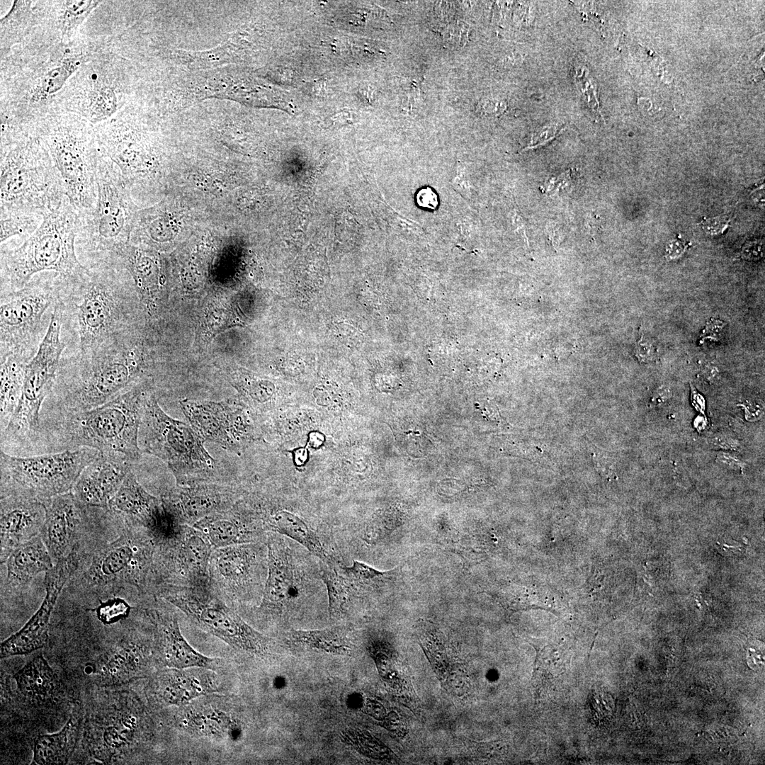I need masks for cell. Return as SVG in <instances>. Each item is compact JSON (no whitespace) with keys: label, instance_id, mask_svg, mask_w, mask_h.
<instances>
[{"label":"cell","instance_id":"1","mask_svg":"<svg viewBox=\"0 0 765 765\" xmlns=\"http://www.w3.org/2000/svg\"><path fill=\"white\" fill-rule=\"evenodd\" d=\"M125 330L89 354L62 355L40 423L101 406L135 384L149 379L151 361L141 340Z\"/></svg>","mask_w":765,"mask_h":765},{"label":"cell","instance_id":"2","mask_svg":"<svg viewBox=\"0 0 765 765\" xmlns=\"http://www.w3.org/2000/svg\"><path fill=\"white\" fill-rule=\"evenodd\" d=\"M152 384L144 380L101 406L40 425L26 456L87 447L138 461L142 409Z\"/></svg>","mask_w":765,"mask_h":765},{"label":"cell","instance_id":"3","mask_svg":"<svg viewBox=\"0 0 765 765\" xmlns=\"http://www.w3.org/2000/svg\"><path fill=\"white\" fill-rule=\"evenodd\" d=\"M37 230L15 247L1 244V293L23 288L35 275L54 272L62 283L81 279L89 268L76 251L79 212L64 195L42 216Z\"/></svg>","mask_w":765,"mask_h":765},{"label":"cell","instance_id":"4","mask_svg":"<svg viewBox=\"0 0 765 765\" xmlns=\"http://www.w3.org/2000/svg\"><path fill=\"white\" fill-rule=\"evenodd\" d=\"M79 280L60 283L63 320L69 321L79 340V353L89 354L125 331L121 267L105 257L86 266Z\"/></svg>","mask_w":765,"mask_h":765},{"label":"cell","instance_id":"5","mask_svg":"<svg viewBox=\"0 0 765 765\" xmlns=\"http://www.w3.org/2000/svg\"><path fill=\"white\" fill-rule=\"evenodd\" d=\"M35 132L49 152L64 195L79 213L92 211L100 154L95 127L78 114L52 115L38 120Z\"/></svg>","mask_w":765,"mask_h":765},{"label":"cell","instance_id":"6","mask_svg":"<svg viewBox=\"0 0 765 765\" xmlns=\"http://www.w3.org/2000/svg\"><path fill=\"white\" fill-rule=\"evenodd\" d=\"M0 210L43 216L64 193L49 152L37 135L1 145Z\"/></svg>","mask_w":765,"mask_h":765},{"label":"cell","instance_id":"7","mask_svg":"<svg viewBox=\"0 0 765 765\" xmlns=\"http://www.w3.org/2000/svg\"><path fill=\"white\" fill-rule=\"evenodd\" d=\"M205 441L189 424L168 415L151 391L146 397L138 443L142 452L163 460L175 477L176 485L214 480L216 460Z\"/></svg>","mask_w":765,"mask_h":765},{"label":"cell","instance_id":"8","mask_svg":"<svg viewBox=\"0 0 765 765\" xmlns=\"http://www.w3.org/2000/svg\"><path fill=\"white\" fill-rule=\"evenodd\" d=\"M62 315L59 300L47 333L26 366L18 406L7 426L1 431V450L8 455L25 456L38 435L42 406L52 389L66 348L61 339Z\"/></svg>","mask_w":765,"mask_h":765},{"label":"cell","instance_id":"9","mask_svg":"<svg viewBox=\"0 0 765 765\" xmlns=\"http://www.w3.org/2000/svg\"><path fill=\"white\" fill-rule=\"evenodd\" d=\"M60 298L54 272L38 273L23 288L1 293L0 361L11 355L28 361L34 357Z\"/></svg>","mask_w":765,"mask_h":765},{"label":"cell","instance_id":"10","mask_svg":"<svg viewBox=\"0 0 765 765\" xmlns=\"http://www.w3.org/2000/svg\"><path fill=\"white\" fill-rule=\"evenodd\" d=\"M97 201L89 212H79L76 251L86 266L125 245L130 205L118 167L99 154L96 174Z\"/></svg>","mask_w":765,"mask_h":765},{"label":"cell","instance_id":"11","mask_svg":"<svg viewBox=\"0 0 765 765\" xmlns=\"http://www.w3.org/2000/svg\"><path fill=\"white\" fill-rule=\"evenodd\" d=\"M159 595L183 613L203 630L217 637L232 647L263 654L270 640L247 624L215 594L212 586H203L162 582Z\"/></svg>","mask_w":765,"mask_h":765},{"label":"cell","instance_id":"12","mask_svg":"<svg viewBox=\"0 0 765 765\" xmlns=\"http://www.w3.org/2000/svg\"><path fill=\"white\" fill-rule=\"evenodd\" d=\"M154 555L155 545L148 534L124 524L119 537L79 562L80 578L93 591L105 592L124 584L142 589L150 582Z\"/></svg>","mask_w":765,"mask_h":765},{"label":"cell","instance_id":"13","mask_svg":"<svg viewBox=\"0 0 765 765\" xmlns=\"http://www.w3.org/2000/svg\"><path fill=\"white\" fill-rule=\"evenodd\" d=\"M100 455L98 450L87 447L30 456L1 450V484L42 502L72 491L84 469Z\"/></svg>","mask_w":765,"mask_h":765},{"label":"cell","instance_id":"14","mask_svg":"<svg viewBox=\"0 0 765 765\" xmlns=\"http://www.w3.org/2000/svg\"><path fill=\"white\" fill-rule=\"evenodd\" d=\"M181 410L192 428L205 441L229 451H238L251 436L248 416L232 399L221 402L180 401Z\"/></svg>","mask_w":765,"mask_h":765},{"label":"cell","instance_id":"15","mask_svg":"<svg viewBox=\"0 0 765 765\" xmlns=\"http://www.w3.org/2000/svg\"><path fill=\"white\" fill-rule=\"evenodd\" d=\"M46 510L40 536L55 564L79 545L96 507L81 503L72 491L42 501Z\"/></svg>","mask_w":765,"mask_h":765},{"label":"cell","instance_id":"16","mask_svg":"<svg viewBox=\"0 0 765 765\" xmlns=\"http://www.w3.org/2000/svg\"><path fill=\"white\" fill-rule=\"evenodd\" d=\"M77 564L72 556L60 560L46 572V595L38 611L16 633L1 644V658L30 653L43 647L48 640L49 620L58 595L71 579Z\"/></svg>","mask_w":765,"mask_h":765},{"label":"cell","instance_id":"17","mask_svg":"<svg viewBox=\"0 0 765 765\" xmlns=\"http://www.w3.org/2000/svg\"><path fill=\"white\" fill-rule=\"evenodd\" d=\"M43 502L13 487L1 484V563L10 553L41 532Z\"/></svg>","mask_w":765,"mask_h":765},{"label":"cell","instance_id":"18","mask_svg":"<svg viewBox=\"0 0 765 765\" xmlns=\"http://www.w3.org/2000/svg\"><path fill=\"white\" fill-rule=\"evenodd\" d=\"M261 550L258 543L215 548L210 562L211 585L233 598L248 592L258 580Z\"/></svg>","mask_w":765,"mask_h":765},{"label":"cell","instance_id":"19","mask_svg":"<svg viewBox=\"0 0 765 765\" xmlns=\"http://www.w3.org/2000/svg\"><path fill=\"white\" fill-rule=\"evenodd\" d=\"M238 494L232 484L210 480L176 485L162 499L181 521L193 526L200 519L232 507Z\"/></svg>","mask_w":765,"mask_h":765},{"label":"cell","instance_id":"20","mask_svg":"<svg viewBox=\"0 0 765 765\" xmlns=\"http://www.w3.org/2000/svg\"><path fill=\"white\" fill-rule=\"evenodd\" d=\"M132 463L122 455L101 453L84 469L72 491L85 505L107 508Z\"/></svg>","mask_w":765,"mask_h":765},{"label":"cell","instance_id":"21","mask_svg":"<svg viewBox=\"0 0 765 765\" xmlns=\"http://www.w3.org/2000/svg\"><path fill=\"white\" fill-rule=\"evenodd\" d=\"M268 573L260 606L264 611L281 613L298 593L291 550L280 535L267 539Z\"/></svg>","mask_w":765,"mask_h":765},{"label":"cell","instance_id":"22","mask_svg":"<svg viewBox=\"0 0 765 765\" xmlns=\"http://www.w3.org/2000/svg\"><path fill=\"white\" fill-rule=\"evenodd\" d=\"M162 506V499L149 494L131 470L110 499L108 509L125 525L146 531Z\"/></svg>","mask_w":765,"mask_h":765},{"label":"cell","instance_id":"23","mask_svg":"<svg viewBox=\"0 0 765 765\" xmlns=\"http://www.w3.org/2000/svg\"><path fill=\"white\" fill-rule=\"evenodd\" d=\"M201 531L213 548L257 543L260 531L236 503L229 509L212 514L192 526Z\"/></svg>","mask_w":765,"mask_h":765},{"label":"cell","instance_id":"24","mask_svg":"<svg viewBox=\"0 0 765 765\" xmlns=\"http://www.w3.org/2000/svg\"><path fill=\"white\" fill-rule=\"evenodd\" d=\"M4 563V585L13 589L26 585L38 574L48 572L55 565L40 534L14 549Z\"/></svg>","mask_w":765,"mask_h":765},{"label":"cell","instance_id":"25","mask_svg":"<svg viewBox=\"0 0 765 765\" xmlns=\"http://www.w3.org/2000/svg\"><path fill=\"white\" fill-rule=\"evenodd\" d=\"M162 698L169 705H185L208 693L218 691L212 669L200 667L172 669L162 683Z\"/></svg>","mask_w":765,"mask_h":765},{"label":"cell","instance_id":"26","mask_svg":"<svg viewBox=\"0 0 765 765\" xmlns=\"http://www.w3.org/2000/svg\"><path fill=\"white\" fill-rule=\"evenodd\" d=\"M160 636L165 664L171 669L200 667L215 669L216 660L198 652L182 635L177 618L166 615L160 622Z\"/></svg>","mask_w":765,"mask_h":765},{"label":"cell","instance_id":"27","mask_svg":"<svg viewBox=\"0 0 765 765\" xmlns=\"http://www.w3.org/2000/svg\"><path fill=\"white\" fill-rule=\"evenodd\" d=\"M265 523L272 533L296 541L317 557L321 562L330 565H339L327 551L317 533L293 513L283 509L275 511L269 514Z\"/></svg>","mask_w":765,"mask_h":765},{"label":"cell","instance_id":"28","mask_svg":"<svg viewBox=\"0 0 765 765\" xmlns=\"http://www.w3.org/2000/svg\"><path fill=\"white\" fill-rule=\"evenodd\" d=\"M81 720L72 716L60 732L38 735L33 747L34 764H64L72 754L79 736Z\"/></svg>","mask_w":765,"mask_h":765},{"label":"cell","instance_id":"29","mask_svg":"<svg viewBox=\"0 0 765 765\" xmlns=\"http://www.w3.org/2000/svg\"><path fill=\"white\" fill-rule=\"evenodd\" d=\"M98 73H91L88 84L79 96L76 114L89 123L96 124L110 118L117 109V97L111 80Z\"/></svg>","mask_w":765,"mask_h":765},{"label":"cell","instance_id":"30","mask_svg":"<svg viewBox=\"0 0 765 765\" xmlns=\"http://www.w3.org/2000/svg\"><path fill=\"white\" fill-rule=\"evenodd\" d=\"M288 642L302 649L338 655L351 654L353 647L351 630L345 625L322 630L293 629L288 633Z\"/></svg>","mask_w":765,"mask_h":765},{"label":"cell","instance_id":"31","mask_svg":"<svg viewBox=\"0 0 765 765\" xmlns=\"http://www.w3.org/2000/svg\"><path fill=\"white\" fill-rule=\"evenodd\" d=\"M0 362V424L2 431L7 426L19 402L26 368L30 361L11 355Z\"/></svg>","mask_w":765,"mask_h":765},{"label":"cell","instance_id":"32","mask_svg":"<svg viewBox=\"0 0 765 765\" xmlns=\"http://www.w3.org/2000/svg\"><path fill=\"white\" fill-rule=\"evenodd\" d=\"M13 678L21 693L34 700H45L55 687V674L42 654L27 662Z\"/></svg>","mask_w":765,"mask_h":765},{"label":"cell","instance_id":"33","mask_svg":"<svg viewBox=\"0 0 765 765\" xmlns=\"http://www.w3.org/2000/svg\"><path fill=\"white\" fill-rule=\"evenodd\" d=\"M82 62L81 55L70 56L44 72L28 94L30 104H38L52 98L80 67Z\"/></svg>","mask_w":765,"mask_h":765},{"label":"cell","instance_id":"34","mask_svg":"<svg viewBox=\"0 0 765 765\" xmlns=\"http://www.w3.org/2000/svg\"><path fill=\"white\" fill-rule=\"evenodd\" d=\"M321 562L320 574L327 591L329 615L339 617L345 613L350 601V582L344 574L336 571V567L338 565Z\"/></svg>","mask_w":765,"mask_h":765},{"label":"cell","instance_id":"35","mask_svg":"<svg viewBox=\"0 0 765 765\" xmlns=\"http://www.w3.org/2000/svg\"><path fill=\"white\" fill-rule=\"evenodd\" d=\"M42 215L17 210H0L1 244L18 237L24 242L42 222Z\"/></svg>","mask_w":765,"mask_h":765},{"label":"cell","instance_id":"36","mask_svg":"<svg viewBox=\"0 0 765 765\" xmlns=\"http://www.w3.org/2000/svg\"><path fill=\"white\" fill-rule=\"evenodd\" d=\"M99 1H60L57 2V26L64 38L71 37Z\"/></svg>","mask_w":765,"mask_h":765},{"label":"cell","instance_id":"37","mask_svg":"<svg viewBox=\"0 0 765 765\" xmlns=\"http://www.w3.org/2000/svg\"><path fill=\"white\" fill-rule=\"evenodd\" d=\"M344 577L354 584L375 586L389 579L392 572L379 571L370 565L354 560L351 566H341Z\"/></svg>","mask_w":765,"mask_h":765},{"label":"cell","instance_id":"38","mask_svg":"<svg viewBox=\"0 0 765 765\" xmlns=\"http://www.w3.org/2000/svg\"><path fill=\"white\" fill-rule=\"evenodd\" d=\"M130 607L123 600L115 599L101 604L96 609L98 619L104 624H110L128 616Z\"/></svg>","mask_w":765,"mask_h":765},{"label":"cell","instance_id":"39","mask_svg":"<svg viewBox=\"0 0 765 765\" xmlns=\"http://www.w3.org/2000/svg\"><path fill=\"white\" fill-rule=\"evenodd\" d=\"M450 184L460 195L466 198H470L472 194V182L470 176L464 165L459 163L458 164L455 173L451 178Z\"/></svg>","mask_w":765,"mask_h":765},{"label":"cell","instance_id":"40","mask_svg":"<svg viewBox=\"0 0 765 765\" xmlns=\"http://www.w3.org/2000/svg\"><path fill=\"white\" fill-rule=\"evenodd\" d=\"M707 443L712 448L721 449V450L734 452L739 451L742 448L738 439L724 432H718L710 435L707 439Z\"/></svg>","mask_w":765,"mask_h":765},{"label":"cell","instance_id":"41","mask_svg":"<svg viewBox=\"0 0 765 765\" xmlns=\"http://www.w3.org/2000/svg\"><path fill=\"white\" fill-rule=\"evenodd\" d=\"M635 356L640 363H647L654 361L657 357L656 346L654 341L646 339L642 335L635 346Z\"/></svg>","mask_w":765,"mask_h":765},{"label":"cell","instance_id":"42","mask_svg":"<svg viewBox=\"0 0 765 765\" xmlns=\"http://www.w3.org/2000/svg\"><path fill=\"white\" fill-rule=\"evenodd\" d=\"M732 452L719 450L716 454L715 462L727 469L743 472L746 467L745 463Z\"/></svg>","mask_w":765,"mask_h":765},{"label":"cell","instance_id":"43","mask_svg":"<svg viewBox=\"0 0 765 765\" xmlns=\"http://www.w3.org/2000/svg\"><path fill=\"white\" fill-rule=\"evenodd\" d=\"M416 198L418 205L424 208L435 209L438 203L436 193L429 187L420 189Z\"/></svg>","mask_w":765,"mask_h":765},{"label":"cell","instance_id":"44","mask_svg":"<svg viewBox=\"0 0 765 765\" xmlns=\"http://www.w3.org/2000/svg\"><path fill=\"white\" fill-rule=\"evenodd\" d=\"M672 396L670 387L665 385L658 387L654 392L650 399V405L654 407H659L664 405Z\"/></svg>","mask_w":765,"mask_h":765},{"label":"cell","instance_id":"45","mask_svg":"<svg viewBox=\"0 0 765 765\" xmlns=\"http://www.w3.org/2000/svg\"><path fill=\"white\" fill-rule=\"evenodd\" d=\"M726 324L720 320L712 319L708 322L705 329L703 332L702 339H711L712 340H719L721 337V334L723 327Z\"/></svg>","mask_w":765,"mask_h":765},{"label":"cell","instance_id":"46","mask_svg":"<svg viewBox=\"0 0 765 765\" xmlns=\"http://www.w3.org/2000/svg\"><path fill=\"white\" fill-rule=\"evenodd\" d=\"M729 220L727 218L723 217H715L709 218V220H705L703 222V227L711 234H722L723 231L727 227Z\"/></svg>","mask_w":765,"mask_h":765},{"label":"cell","instance_id":"47","mask_svg":"<svg viewBox=\"0 0 765 765\" xmlns=\"http://www.w3.org/2000/svg\"><path fill=\"white\" fill-rule=\"evenodd\" d=\"M686 246L677 239L669 242L666 249V256L669 259H674L681 256L685 251Z\"/></svg>","mask_w":765,"mask_h":765},{"label":"cell","instance_id":"48","mask_svg":"<svg viewBox=\"0 0 765 765\" xmlns=\"http://www.w3.org/2000/svg\"><path fill=\"white\" fill-rule=\"evenodd\" d=\"M691 400L692 405L698 412L702 415L706 416V400L704 397L698 392L696 388L691 383Z\"/></svg>","mask_w":765,"mask_h":765},{"label":"cell","instance_id":"49","mask_svg":"<svg viewBox=\"0 0 765 765\" xmlns=\"http://www.w3.org/2000/svg\"><path fill=\"white\" fill-rule=\"evenodd\" d=\"M703 374L706 380L713 382L718 379L720 372L718 367L709 364L705 366Z\"/></svg>","mask_w":765,"mask_h":765},{"label":"cell","instance_id":"50","mask_svg":"<svg viewBox=\"0 0 765 765\" xmlns=\"http://www.w3.org/2000/svg\"><path fill=\"white\" fill-rule=\"evenodd\" d=\"M324 437L323 434L317 431H312L309 435V445L312 448L319 447L324 442Z\"/></svg>","mask_w":765,"mask_h":765},{"label":"cell","instance_id":"51","mask_svg":"<svg viewBox=\"0 0 765 765\" xmlns=\"http://www.w3.org/2000/svg\"><path fill=\"white\" fill-rule=\"evenodd\" d=\"M308 458L307 450L304 448H300L294 452V461L298 465H302L305 464Z\"/></svg>","mask_w":765,"mask_h":765},{"label":"cell","instance_id":"52","mask_svg":"<svg viewBox=\"0 0 765 765\" xmlns=\"http://www.w3.org/2000/svg\"><path fill=\"white\" fill-rule=\"evenodd\" d=\"M512 222L515 230L521 232L523 237H526L523 220L516 211L514 212V215L512 216Z\"/></svg>","mask_w":765,"mask_h":765},{"label":"cell","instance_id":"53","mask_svg":"<svg viewBox=\"0 0 765 765\" xmlns=\"http://www.w3.org/2000/svg\"><path fill=\"white\" fill-rule=\"evenodd\" d=\"M693 424H694V426L698 431L703 430L706 428V425H707L706 416H697L695 419V421H694Z\"/></svg>","mask_w":765,"mask_h":765}]
</instances>
